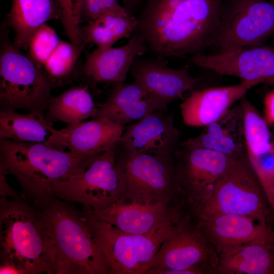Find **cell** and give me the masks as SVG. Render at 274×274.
Here are the masks:
<instances>
[{
  "label": "cell",
  "instance_id": "484cf974",
  "mask_svg": "<svg viewBox=\"0 0 274 274\" xmlns=\"http://www.w3.org/2000/svg\"><path fill=\"white\" fill-rule=\"evenodd\" d=\"M47 111V120L73 124L94 117L97 106L87 85L74 86L56 96H52Z\"/></svg>",
  "mask_w": 274,
  "mask_h": 274
},
{
  "label": "cell",
  "instance_id": "7c38bea8",
  "mask_svg": "<svg viewBox=\"0 0 274 274\" xmlns=\"http://www.w3.org/2000/svg\"><path fill=\"white\" fill-rule=\"evenodd\" d=\"M173 156L175 181L185 204L209 196L238 159L211 150L180 146Z\"/></svg>",
  "mask_w": 274,
  "mask_h": 274
},
{
  "label": "cell",
  "instance_id": "30bf717a",
  "mask_svg": "<svg viewBox=\"0 0 274 274\" xmlns=\"http://www.w3.org/2000/svg\"><path fill=\"white\" fill-rule=\"evenodd\" d=\"M274 33V5L268 0H223L211 45L224 52L262 45Z\"/></svg>",
  "mask_w": 274,
  "mask_h": 274
},
{
  "label": "cell",
  "instance_id": "603a6c76",
  "mask_svg": "<svg viewBox=\"0 0 274 274\" xmlns=\"http://www.w3.org/2000/svg\"><path fill=\"white\" fill-rule=\"evenodd\" d=\"M60 18L57 0H12L7 22L15 34L14 45L26 50L31 37L39 27L50 20Z\"/></svg>",
  "mask_w": 274,
  "mask_h": 274
},
{
  "label": "cell",
  "instance_id": "836d02e7",
  "mask_svg": "<svg viewBox=\"0 0 274 274\" xmlns=\"http://www.w3.org/2000/svg\"><path fill=\"white\" fill-rule=\"evenodd\" d=\"M123 4L124 7L131 15L134 16L133 12L138 7L144 2L145 0H121Z\"/></svg>",
  "mask_w": 274,
  "mask_h": 274
},
{
  "label": "cell",
  "instance_id": "277c9868",
  "mask_svg": "<svg viewBox=\"0 0 274 274\" xmlns=\"http://www.w3.org/2000/svg\"><path fill=\"white\" fill-rule=\"evenodd\" d=\"M81 159L45 143L0 140V168L33 201L54 195L55 183L65 180Z\"/></svg>",
  "mask_w": 274,
  "mask_h": 274
},
{
  "label": "cell",
  "instance_id": "83f0119b",
  "mask_svg": "<svg viewBox=\"0 0 274 274\" xmlns=\"http://www.w3.org/2000/svg\"><path fill=\"white\" fill-rule=\"evenodd\" d=\"M84 47L61 41L43 66L47 76L55 81L64 79L73 71Z\"/></svg>",
  "mask_w": 274,
  "mask_h": 274
},
{
  "label": "cell",
  "instance_id": "2e32d148",
  "mask_svg": "<svg viewBox=\"0 0 274 274\" xmlns=\"http://www.w3.org/2000/svg\"><path fill=\"white\" fill-rule=\"evenodd\" d=\"M173 113L153 112L127 125L119 145L129 151L170 157L180 146V132L174 124Z\"/></svg>",
  "mask_w": 274,
  "mask_h": 274
},
{
  "label": "cell",
  "instance_id": "3957f363",
  "mask_svg": "<svg viewBox=\"0 0 274 274\" xmlns=\"http://www.w3.org/2000/svg\"><path fill=\"white\" fill-rule=\"evenodd\" d=\"M49 230L56 253L55 274H110L82 213L55 195L33 201Z\"/></svg>",
  "mask_w": 274,
  "mask_h": 274
},
{
  "label": "cell",
  "instance_id": "d4e9b609",
  "mask_svg": "<svg viewBox=\"0 0 274 274\" xmlns=\"http://www.w3.org/2000/svg\"><path fill=\"white\" fill-rule=\"evenodd\" d=\"M52 127L43 112L24 114L14 109H1L0 139L45 143L52 135Z\"/></svg>",
  "mask_w": 274,
  "mask_h": 274
},
{
  "label": "cell",
  "instance_id": "6da1fadb",
  "mask_svg": "<svg viewBox=\"0 0 274 274\" xmlns=\"http://www.w3.org/2000/svg\"><path fill=\"white\" fill-rule=\"evenodd\" d=\"M223 0H145L133 33L157 56L203 54L217 33Z\"/></svg>",
  "mask_w": 274,
  "mask_h": 274
},
{
  "label": "cell",
  "instance_id": "9a60e30c",
  "mask_svg": "<svg viewBox=\"0 0 274 274\" xmlns=\"http://www.w3.org/2000/svg\"><path fill=\"white\" fill-rule=\"evenodd\" d=\"M125 126L106 119L67 124L61 129L52 127V135L45 144L68 151L83 159L117 147Z\"/></svg>",
  "mask_w": 274,
  "mask_h": 274
},
{
  "label": "cell",
  "instance_id": "d6986e66",
  "mask_svg": "<svg viewBox=\"0 0 274 274\" xmlns=\"http://www.w3.org/2000/svg\"><path fill=\"white\" fill-rule=\"evenodd\" d=\"M167 105L134 80L115 84L107 100L97 105L92 119H106L126 126L157 111H167Z\"/></svg>",
  "mask_w": 274,
  "mask_h": 274
},
{
  "label": "cell",
  "instance_id": "9c48e42d",
  "mask_svg": "<svg viewBox=\"0 0 274 274\" xmlns=\"http://www.w3.org/2000/svg\"><path fill=\"white\" fill-rule=\"evenodd\" d=\"M116 164L125 186L122 199L143 203H179L183 200L175 181L173 155L162 157L129 151L118 144Z\"/></svg>",
  "mask_w": 274,
  "mask_h": 274
},
{
  "label": "cell",
  "instance_id": "cb8c5ba5",
  "mask_svg": "<svg viewBox=\"0 0 274 274\" xmlns=\"http://www.w3.org/2000/svg\"><path fill=\"white\" fill-rule=\"evenodd\" d=\"M138 24L137 17L126 10L107 13L80 27L86 45L92 43L97 48L107 49L119 40L131 38Z\"/></svg>",
  "mask_w": 274,
  "mask_h": 274
},
{
  "label": "cell",
  "instance_id": "ac0fdd59",
  "mask_svg": "<svg viewBox=\"0 0 274 274\" xmlns=\"http://www.w3.org/2000/svg\"><path fill=\"white\" fill-rule=\"evenodd\" d=\"M184 207V201L179 203H143L121 198L105 209L92 210L96 217L124 232L147 235L155 232Z\"/></svg>",
  "mask_w": 274,
  "mask_h": 274
},
{
  "label": "cell",
  "instance_id": "ba28073f",
  "mask_svg": "<svg viewBox=\"0 0 274 274\" xmlns=\"http://www.w3.org/2000/svg\"><path fill=\"white\" fill-rule=\"evenodd\" d=\"M117 147L82 159L65 180L55 183L54 195L93 211L105 209L122 198L125 186L116 164Z\"/></svg>",
  "mask_w": 274,
  "mask_h": 274
},
{
  "label": "cell",
  "instance_id": "ffe728a7",
  "mask_svg": "<svg viewBox=\"0 0 274 274\" xmlns=\"http://www.w3.org/2000/svg\"><path fill=\"white\" fill-rule=\"evenodd\" d=\"M256 86L251 82L227 86L194 90L180 105L184 123L192 127H206L216 121L232 105Z\"/></svg>",
  "mask_w": 274,
  "mask_h": 274
},
{
  "label": "cell",
  "instance_id": "7402d4cb",
  "mask_svg": "<svg viewBox=\"0 0 274 274\" xmlns=\"http://www.w3.org/2000/svg\"><path fill=\"white\" fill-rule=\"evenodd\" d=\"M148 50L143 37L133 33L124 45L107 49L96 48L87 54L83 75L93 83L124 82L133 60Z\"/></svg>",
  "mask_w": 274,
  "mask_h": 274
},
{
  "label": "cell",
  "instance_id": "8992f818",
  "mask_svg": "<svg viewBox=\"0 0 274 274\" xmlns=\"http://www.w3.org/2000/svg\"><path fill=\"white\" fill-rule=\"evenodd\" d=\"M83 206L87 227L112 274H147L162 242L182 214L178 212L152 234L134 235L98 218L89 207Z\"/></svg>",
  "mask_w": 274,
  "mask_h": 274
},
{
  "label": "cell",
  "instance_id": "f546056e",
  "mask_svg": "<svg viewBox=\"0 0 274 274\" xmlns=\"http://www.w3.org/2000/svg\"><path fill=\"white\" fill-rule=\"evenodd\" d=\"M60 11V18L65 32L70 42L84 47L79 23L82 19L83 0H57Z\"/></svg>",
  "mask_w": 274,
  "mask_h": 274
},
{
  "label": "cell",
  "instance_id": "e0dca14e",
  "mask_svg": "<svg viewBox=\"0 0 274 274\" xmlns=\"http://www.w3.org/2000/svg\"><path fill=\"white\" fill-rule=\"evenodd\" d=\"M129 73L135 81L167 105L178 99H183L185 92L195 90L200 81L191 76L188 65L172 68L168 66L165 57L159 56L136 57Z\"/></svg>",
  "mask_w": 274,
  "mask_h": 274
},
{
  "label": "cell",
  "instance_id": "8fae6325",
  "mask_svg": "<svg viewBox=\"0 0 274 274\" xmlns=\"http://www.w3.org/2000/svg\"><path fill=\"white\" fill-rule=\"evenodd\" d=\"M193 219L185 209L162 242L147 274H173L203 263H211L216 270L219 257Z\"/></svg>",
  "mask_w": 274,
  "mask_h": 274
},
{
  "label": "cell",
  "instance_id": "4dcf8cb0",
  "mask_svg": "<svg viewBox=\"0 0 274 274\" xmlns=\"http://www.w3.org/2000/svg\"><path fill=\"white\" fill-rule=\"evenodd\" d=\"M125 10L119 0H83L82 18L89 22L107 13Z\"/></svg>",
  "mask_w": 274,
  "mask_h": 274
},
{
  "label": "cell",
  "instance_id": "5bb4252c",
  "mask_svg": "<svg viewBox=\"0 0 274 274\" xmlns=\"http://www.w3.org/2000/svg\"><path fill=\"white\" fill-rule=\"evenodd\" d=\"M197 221L219 258L253 244L274 243V230L271 225L247 216L222 215Z\"/></svg>",
  "mask_w": 274,
  "mask_h": 274
},
{
  "label": "cell",
  "instance_id": "4fadbf2b",
  "mask_svg": "<svg viewBox=\"0 0 274 274\" xmlns=\"http://www.w3.org/2000/svg\"><path fill=\"white\" fill-rule=\"evenodd\" d=\"M194 65L241 81L274 87V47L263 45L214 54L191 56Z\"/></svg>",
  "mask_w": 274,
  "mask_h": 274
},
{
  "label": "cell",
  "instance_id": "5b68a950",
  "mask_svg": "<svg viewBox=\"0 0 274 274\" xmlns=\"http://www.w3.org/2000/svg\"><path fill=\"white\" fill-rule=\"evenodd\" d=\"M197 220L222 215L247 216L271 225L274 216L247 153L217 182L207 197L185 204Z\"/></svg>",
  "mask_w": 274,
  "mask_h": 274
},
{
  "label": "cell",
  "instance_id": "52a82bcc",
  "mask_svg": "<svg viewBox=\"0 0 274 274\" xmlns=\"http://www.w3.org/2000/svg\"><path fill=\"white\" fill-rule=\"evenodd\" d=\"M6 35H2L1 39V109L44 113L48 109L55 84Z\"/></svg>",
  "mask_w": 274,
  "mask_h": 274
},
{
  "label": "cell",
  "instance_id": "7a4b0ae2",
  "mask_svg": "<svg viewBox=\"0 0 274 274\" xmlns=\"http://www.w3.org/2000/svg\"><path fill=\"white\" fill-rule=\"evenodd\" d=\"M0 246L1 263L20 274L55 273V249L43 217L19 197L1 198Z\"/></svg>",
  "mask_w": 274,
  "mask_h": 274
},
{
  "label": "cell",
  "instance_id": "44dd1931",
  "mask_svg": "<svg viewBox=\"0 0 274 274\" xmlns=\"http://www.w3.org/2000/svg\"><path fill=\"white\" fill-rule=\"evenodd\" d=\"M180 146L211 150L236 159L243 157L247 150L244 110L241 101L204 127L197 136L181 141Z\"/></svg>",
  "mask_w": 274,
  "mask_h": 274
},
{
  "label": "cell",
  "instance_id": "1f68e13d",
  "mask_svg": "<svg viewBox=\"0 0 274 274\" xmlns=\"http://www.w3.org/2000/svg\"><path fill=\"white\" fill-rule=\"evenodd\" d=\"M262 116L269 127L274 124V89L267 92L264 97Z\"/></svg>",
  "mask_w": 274,
  "mask_h": 274
},
{
  "label": "cell",
  "instance_id": "f1b7e54d",
  "mask_svg": "<svg viewBox=\"0 0 274 274\" xmlns=\"http://www.w3.org/2000/svg\"><path fill=\"white\" fill-rule=\"evenodd\" d=\"M61 41L56 31L45 23L31 37L28 46V56L41 67Z\"/></svg>",
  "mask_w": 274,
  "mask_h": 274
},
{
  "label": "cell",
  "instance_id": "e575fe53",
  "mask_svg": "<svg viewBox=\"0 0 274 274\" xmlns=\"http://www.w3.org/2000/svg\"><path fill=\"white\" fill-rule=\"evenodd\" d=\"M271 133L272 137L274 142V124L269 127Z\"/></svg>",
  "mask_w": 274,
  "mask_h": 274
},
{
  "label": "cell",
  "instance_id": "4316f807",
  "mask_svg": "<svg viewBox=\"0 0 274 274\" xmlns=\"http://www.w3.org/2000/svg\"><path fill=\"white\" fill-rule=\"evenodd\" d=\"M215 274H274V243L253 244L220 257Z\"/></svg>",
  "mask_w": 274,
  "mask_h": 274
},
{
  "label": "cell",
  "instance_id": "d6a6232c",
  "mask_svg": "<svg viewBox=\"0 0 274 274\" xmlns=\"http://www.w3.org/2000/svg\"><path fill=\"white\" fill-rule=\"evenodd\" d=\"M7 174L2 168H0L1 196L6 197L14 196L15 193L7 181L6 176Z\"/></svg>",
  "mask_w": 274,
  "mask_h": 274
},
{
  "label": "cell",
  "instance_id": "d590c367",
  "mask_svg": "<svg viewBox=\"0 0 274 274\" xmlns=\"http://www.w3.org/2000/svg\"><path fill=\"white\" fill-rule=\"evenodd\" d=\"M274 5V0H268Z\"/></svg>",
  "mask_w": 274,
  "mask_h": 274
}]
</instances>
